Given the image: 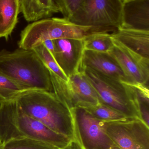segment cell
Returning <instances> with one entry per match:
<instances>
[{"label": "cell", "instance_id": "obj_1", "mask_svg": "<svg viewBox=\"0 0 149 149\" xmlns=\"http://www.w3.org/2000/svg\"><path fill=\"white\" fill-rule=\"evenodd\" d=\"M25 138L64 149L72 141L52 130L23 111L15 101L0 104V140L2 144Z\"/></svg>", "mask_w": 149, "mask_h": 149}, {"label": "cell", "instance_id": "obj_2", "mask_svg": "<svg viewBox=\"0 0 149 149\" xmlns=\"http://www.w3.org/2000/svg\"><path fill=\"white\" fill-rule=\"evenodd\" d=\"M15 101L29 116L74 142L71 110L57 99L54 92L39 90L27 91L21 94Z\"/></svg>", "mask_w": 149, "mask_h": 149}, {"label": "cell", "instance_id": "obj_3", "mask_svg": "<svg viewBox=\"0 0 149 149\" xmlns=\"http://www.w3.org/2000/svg\"><path fill=\"white\" fill-rule=\"evenodd\" d=\"M0 73L29 90L53 92L49 70L32 49L0 51Z\"/></svg>", "mask_w": 149, "mask_h": 149}, {"label": "cell", "instance_id": "obj_4", "mask_svg": "<svg viewBox=\"0 0 149 149\" xmlns=\"http://www.w3.org/2000/svg\"><path fill=\"white\" fill-rule=\"evenodd\" d=\"M95 89L100 103L128 118L141 119L136 92L132 83L105 76L89 68L79 70Z\"/></svg>", "mask_w": 149, "mask_h": 149}, {"label": "cell", "instance_id": "obj_5", "mask_svg": "<svg viewBox=\"0 0 149 149\" xmlns=\"http://www.w3.org/2000/svg\"><path fill=\"white\" fill-rule=\"evenodd\" d=\"M123 0H83L69 21L78 26L118 29L122 23Z\"/></svg>", "mask_w": 149, "mask_h": 149}, {"label": "cell", "instance_id": "obj_6", "mask_svg": "<svg viewBox=\"0 0 149 149\" xmlns=\"http://www.w3.org/2000/svg\"><path fill=\"white\" fill-rule=\"evenodd\" d=\"M74 142L80 149H111L116 145L110 138L101 121L80 107L70 109Z\"/></svg>", "mask_w": 149, "mask_h": 149}, {"label": "cell", "instance_id": "obj_7", "mask_svg": "<svg viewBox=\"0 0 149 149\" xmlns=\"http://www.w3.org/2000/svg\"><path fill=\"white\" fill-rule=\"evenodd\" d=\"M49 72L53 92L57 99L70 109L81 104L100 103L95 89L82 72L79 71L65 81Z\"/></svg>", "mask_w": 149, "mask_h": 149}, {"label": "cell", "instance_id": "obj_8", "mask_svg": "<svg viewBox=\"0 0 149 149\" xmlns=\"http://www.w3.org/2000/svg\"><path fill=\"white\" fill-rule=\"evenodd\" d=\"M106 133L120 149H149V127L142 120L128 118L103 122Z\"/></svg>", "mask_w": 149, "mask_h": 149}, {"label": "cell", "instance_id": "obj_9", "mask_svg": "<svg viewBox=\"0 0 149 149\" xmlns=\"http://www.w3.org/2000/svg\"><path fill=\"white\" fill-rule=\"evenodd\" d=\"M112 40L114 47L109 53L119 64L130 83L148 86L149 59L140 56Z\"/></svg>", "mask_w": 149, "mask_h": 149}, {"label": "cell", "instance_id": "obj_10", "mask_svg": "<svg viewBox=\"0 0 149 149\" xmlns=\"http://www.w3.org/2000/svg\"><path fill=\"white\" fill-rule=\"evenodd\" d=\"M53 41L54 58L67 78L79 72L85 50L84 40L60 39Z\"/></svg>", "mask_w": 149, "mask_h": 149}, {"label": "cell", "instance_id": "obj_11", "mask_svg": "<svg viewBox=\"0 0 149 149\" xmlns=\"http://www.w3.org/2000/svg\"><path fill=\"white\" fill-rule=\"evenodd\" d=\"M85 68L123 82L130 83L119 64L109 53L85 49L79 70Z\"/></svg>", "mask_w": 149, "mask_h": 149}, {"label": "cell", "instance_id": "obj_12", "mask_svg": "<svg viewBox=\"0 0 149 149\" xmlns=\"http://www.w3.org/2000/svg\"><path fill=\"white\" fill-rule=\"evenodd\" d=\"M120 29L149 31V0H123Z\"/></svg>", "mask_w": 149, "mask_h": 149}, {"label": "cell", "instance_id": "obj_13", "mask_svg": "<svg viewBox=\"0 0 149 149\" xmlns=\"http://www.w3.org/2000/svg\"><path fill=\"white\" fill-rule=\"evenodd\" d=\"M111 35L126 48L149 59V31L118 29Z\"/></svg>", "mask_w": 149, "mask_h": 149}, {"label": "cell", "instance_id": "obj_14", "mask_svg": "<svg viewBox=\"0 0 149 149\" xmlns=\"http://www.w3.org/2000/svg\"><path fill=\"white\" fill-rule=\"evenodd\" d=\"M20 13L28 22L49 19L59 13L55 0H19Z\"/></svg>", "mask_w": 149, "mask_h": 149}, {"label": "cell", "instance_id": "obj_15", "mask_svg": "<svg viewBox=\"0 0 149 149\" xmlns=\"http://www.w3.org/2000/svg\"><path fill=\"white\" fill-rule=\"evenodd\" d=\"M20 13L19 0H0V39L8 40Z\"/></svg>", "mask_w": 149, "mask_h": 149}, {"label": "cell", "instance_id": "obj_16", "mask_svg": "<svg viewBox=\"0 0 149 149\" xmlns=\"http://www.w3.org/2000/svg\"><path fill=\"white\" fill-rule=\"evenodd\" d=\"M77 107L83 108L96 118L104 122H116L130 118L100 103L96 104H81Z\"/></svg>", "mask_w": 149, "mask_h": 149}, {"label": "cell", "instance_id": "obj_17", "mask_svg": "<svg viewBox=\"0 0 149 149\" xmlns=\"http://www.w3.org/2000/svg\"><path fill=\"white\" fill-rule=\"evenodd\" d=\"M28 90L0 73V104L15 101L21 94Z\"/></svg>", "mask_w": 149, "mask_h": 149}, {"label": "cell", "instance_id": "obj_18", "mask_svg": "<svg viewBox=\"0 0 149 149\" xmlns=\"http://www.w3.org/2000/svg\"><path fill=\"white\" fill-rule=\"evenodd\" d=\"M109 33H102L91 36L84 40V49L102 53H109L114 47Z\"/></svg>", "mask_w": 149, "mask_h": 149}, {"label": "cell", "instance_id": "obj_19", "mask_svg": "<svg viewBox=\"0 0 149 149\" xmlns=\"http://www.w3.org/2000/svg\"><path fill=\"white\" fill-rule=\"evenodd\" d=\"M33 50L49 70L63 80L68 81V78L60 69L54 56L43 44L34 48Z\"/></svg>", "mask_w": 149, "mask_h": 149}, {"label": "cell", "instance_id": "obj_20", "mask_svg": "<svg viewBox=\"0 0 149 149\" xmlns=\"http://www.w3.org/2000/svg\"><path fill=\"white\" fill-rule=\"evenodd\" d=\"M0 149H58L36 140L25 138L14 139L2 144Z\"/></svg>", "mask_w": 149, "mask_h": 149}, {"label": "cell", "instance_id": "obj_21", "mask_svg": "<svg viewBox=\"0 0 149 149\" xmlns=\"http://www.w3.org/2000/svg\"><path fill=\"white\" fill-rule=\"evenodd\" d=\"M59 12L61 13L63 19L69 21L78 11L83 0H55Z\"/></svg>", "mask_w": 149, "mask_h": 149}, {"label": "cell", "instance_id": "obj_22", "mask_svg": "<svg viewBox=\"0 0 149 149\" xmlns=\"http://www.w3.org/2000/svg\"><path fill=\"white\" fill-rule=\"evenodd\" d=\"M43 44L54 56V45L53 40H47L45 41Z\"/></svg>", "mask_w": 149, "mask_h": 149}, {"label": "cell", "instance_id": "obj_23", "mask_svg": "<svg viewBox=\"0 0 149 149\" xmlns=\"http://www.w3.org/2000/svg\"><path fill=\"white\" fill-rule=\"evenodd\" d=\"M64 149H80L77 146V145L74 143L72 142L66 148Z\"/></svg>", "mask_w": 149, "mask_h": 149}, {"label": "cell", "instance_id": "obj_24", "mask_svg": "<svg viewBox=\"0 0 149 149\" xmlns=\"http://www.w3.org/2000/svg\"><path fill=\"white\" fill-rule=\"evenodd\" d=\"M111 149H120L119 148H118V147H117V146H116V147H113V148H111Z\"/></svg>", "mask_w": 149, "mask_h": 149}, {"label": "cell", "instance_id": "obj_25", "mask_svg": "<svg viewBox=\"0 0 149 149\" xmlns=\"http://www.w3.org/2000/svg\"><path fill=\"white\" fill-rule=\"evenodd\" d=\"M2 146V142H1V140H0V148H1V146Z\"/></svg>", "mask_w": 149, "mask_h": 149}]
</instances>
